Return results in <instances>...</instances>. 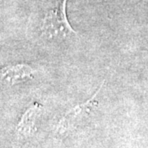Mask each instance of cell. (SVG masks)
I'll return each mask as SVG.
<instances>
[{
  "label": "cell",
  "mask_w": 148,
  "mask_h": 148,
  "mask_svg": "<svg viewBox=\"0 0 148 148\" xmlns=\"http://www.w3.org/2000/svg\"><path fill=\"white\" fill-rule=\"evenodd\" d=\"M31 74L32 69L26 65H17L4 70L3 69V76L12 83H16L19 82V80L30 77Z\"/></svg>",
  "instance_id": "2"
},
{
  "label": "cell",
  "mask_w": 148,
  "mask_h": 148,
  "mask_svg": "<svg viewBox=\"0 0 148 148\" xmlns=\"http://www.w3.org/2000/svg\"><path fill=\"white\" fill-rule=\"evenodd\" d=\"M67 0H60L57 6L48 11L42 21L41 31L48 38H65L77 33L69 24L66 14Z\"/></svg>",
  "instance_id": "1"
}]
</instances>
